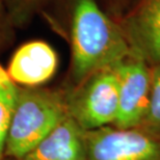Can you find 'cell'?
Masks as SVG:
<instances>
[{
    "mask_svg": "<svg viewBox=\"0 0 160 160\" xmlns=\"http://www.w3.org/2000/svg\"><path fill=\"white\" fill-rule=\"evenodd\" d=\"M142 127L149 132L160 135V65L152 67L151 97Z\"/></svg>",
    "mask_w": 160,
    "mask_h": 160,
    "instance_id": "8fae6325",
    "label": "cell"
},
{
    "mask_svg": "<svg viewBox=\"0 0 160 160\" xmlns=\"http://www.w3.org/2000/svg\"><path fill=\"white\" fill-rule=\"evenodd\" d=\"M18 89L19 86L12 82L6 68L0 63V160H5L6 136L17 100Z\"/></svg>",
    "mask_w": 160,
    "mask_h": 160,
    "instance_id": "9c48e42d",
    "label": "cell"
},
{
    "mask_svg": "<svg viewBox=\"0 0 160 160\" xmlns=\"http://www.w3.org/2000/svg\"><path fill=\"white\" fill-rule=\"evenodd\" d=\"M71 50L69 84L100 70L116 67L132 55L118 21L97 0H50L40 12Z\"/></svg>",
    "mask_w": 160,
    "mask_h": 160,
    "instance_id": "6da1fadb",
    "label": "cell"
},
{
    "mask_svg": "<svg viewBox=\"0 0 160 160\" xmlns=\"http://www.w3.org/2000/svg\"><path fill=\"white\" fill-rule=\"evenodd\" d=\"M118 23L132 55L160 65V0H137Z\"/></svg>",
    "mask_w": 160,
    "mask_h": 160,
    "instance_id": "8992f818",
    "label": "cell"
},
{
    "mask_svg": "<svg viewBox=\"0 0 160 160\" xmlns=\"http://www.w3.org/2000/svg\"><path fill=\"white\" fill-rule=\"evenodd\" d=\"M14 28L15 26L12 25L8 12L0 0V51L11 40Z\"/></svg>",
    "mask_w": 160,
    "mask_h": 160,
    "instance_id": "4fadbf2b",
    "label": "cell"
},
{
    "mask_svg": "<svg viewBox=\"0 0 160 160\" xmlns=\"http://www.w3.org/2000/svg\"><path fill=\"white\" fill-rule=\"evenodd\" d=\"M88 160H160V135L142 127L86 131Z\"/></svg>",
    "mask_w": 160,
    "mask_h": 160,
    "instance_id": "277c9868",
    "label": "cell"
},
{
    "mask_svg": "<svg viewBox=\"0 0 160 160\" xmlns=\"http://www.w3.org/2000/svg\"><path fill=\"white\" fill-rule=\"evenodd\" d=\"M16 160H88L86 131L68 116L29 152Z\"/></svg>",
    "mask_w": 160,
    "mask_h": 160,
    "instance_id": "ba28073f",
    "label": "cell"
},
{
    "mask_svg": "<svg viewBox=\"0 0 160 160\" xmlns=\"http://www.w3.org/2000/svg\"><path fill=\"white\" fill-rule=\"evenodd\" d=\"M12 25L24 27L43 11L50 0H1Z\"/></svg>",
    "mask_w": 160,
    "mask_h": 160,
    "instance_id": "30bf717a",
    "label": "cell"
},
{
    "mask_svg": "<svg viewBox=\"0 0 160 160\" xmlns=\"http://www.w3.org/2000/svg\"><path fill=\"white\" fill-rule=\"evenodd\" d=\"M63 88H20L5 143V160L24 156L68 117Z\"/></svg>",
    "mask_w": 160,
    "mask_h": 160,
    "instance_id": "7a4b0ae2",
    "label": "cell"
},
{
    "mask_svg": "<svg viewBox=\"0 0 160 160\" xmlns=\"http://www.w3.org/2000/svg\"><path fill=\"white\" fill-rule=\"evenodd\" d=\"M58 62L57 52L49 43L32 40L17 48L6 71L12 82L20 88H40L53 78Z\"/></svg>",
    "mask_w": 160,
    "mask_h": 160,
    "instance_id": "52a82bcc",
    "label": "cell"
},
{
    "mask_svg": "<svg viewBox=\"0 0 160 160\" xmlns=\"http://www.w3.org/2000/svg\"><path fill=\"white\" fill-rule=\"evenodd\" d=\"M117 66L100 70L78 84L63 88L68 114L83 130L112 126L116 122L119 112Z\"/></svg>",
    "mask_w": 160,
    "mask_h": 160,
    "instance_id": "3957f363",
    "label": "cell"
},
{
    "mask_svg": "<svg viewBox=\"0 0 160 160\" xmlns=\"http://www.w3.org/2000/svg\"><path fill=\"white\" fill-rule=\"evenodd\" d=\"M110 17L118 21L132 8L137 0H97Z\"/></svg>",
    "mask_w": 160,
    "mask_h": 160,
    "instance_id": "7c38bea8",
    "label": "cell"
},
{
    "mask_svg": "<svg viewBox=\"0 0 160 160\" xmlns=\"http://www.w3.org/2000/svg\"><path fill=\"white\" fill-rule=\"evenodd\" d=\"M119 75V112L113 126L142 127L151 97L152 68L131 55L117 66Z\"/></svg>",
    "mask_w": 160,
    "mask_h": 160,
    "instance_id": "5b68a950",
    "label": "cell"
}]
</instances>
